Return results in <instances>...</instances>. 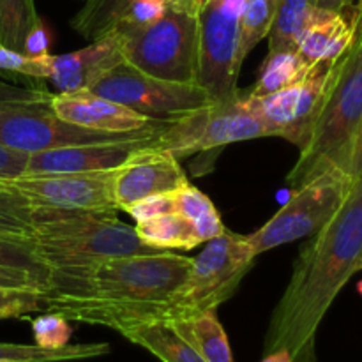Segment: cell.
Here are the masks:
<instances>
[{"instance_id": "cell-23", "label": "cell", "mask_w": 362, "mask_h": 362, "mask_svg": "<svg viewBox=\"0 0 362 362\" xmlns=\"http://www.w3.org/2000/svg\"><path fill=\"white\" fill-rule=\"evenodd\" d=\"M134 230L141 243L154 250H194L202 244L193 223L179 212H168L136 221Z\"/></svg>"}, {"instance_id": "cell-6", "label": "cell", "mask_w": 362, "mask_h": 362, "mask_svg": "<svg viewBox=\"0 0 362 362\" xmlns=\"http://www.w3.org/2000/svg\"><path fill=\"white\" fill-rule=\"evenodd\" d=\"M124 59L151 76L197 83L198 18L168 4L158 21L145 27H115Z\"/></svg>"}, {"instance_id": "cell-27", "label": "cell", "mask_w": 362, "mask_h": 362, "mask_svg": "<svg viewBox=\"0 0 362 362\" xmlns=\"http://www.w3.org/2000/svg\"><path fill=\"white\" fill-rule=\"evenodd\" d=\"M173 194H175V212L193 223L202 243H207L225 232V225L214 204L198 187H194L193 184H186Z\"/></svg>"}, {"instance_id": "cell-15", "label": "cell", "mask_w": 362, "mask_h": 362, "mask_svg": "<svg viewBox=\"0 0 362 362\" xmlns=\"http://www.w3.org/2000/svg\"><path fill=\"white\" fill-rule=\"evenodd\" d=\"M186 184L189 180L179 159L156 145L134 154L115 170L113 194L119 211H127L144 198L173 193Z\"/></svg>"}, {"instance_id": "cell-40", "label": "cell", "mask_w": 362, "mask_h": 362, "mask_svg": "<svg viewBox=\"0 0 362 362\" xmlns=\"http://www.w3.org/2000/svg\"><path fill=\"white\" fill-rule=\"evenodd\" d=\"M209 0H170V6L177 7L180 11H186V13L194 14L198 16V13L202 11V7L207 4Z\"/></svg>"}, {"instance_id": "cell-3", "label": "cell", "mask_w": 362, "mask_h": 362, "mask_svg": "<svg viewBox=\"0 0 362 362\" xmlns=\"http://www.w3.org/2000/svg\"><path fill=\"white\" fill-rule=\"evenodd\" d=\"M362 127V45L350 46L334 64L324 105L308 144L286 182L297 189L329 168H349L350 156Z\"/></svg>"}, {"instance_id": "cell-29", "label": "cell", "mask_w": 362, "mask_h": 362, "mask_svg": "<svg viewBox=\"0 0 362 362\" xmlns=\"http://www.w3.org/2000/svg\"><path fill=\"white\" fill-rule=\"evenodd\" d=\"M279 0H244L243 13H240V45L239 57L244 62L247 53L267 37L274 20Z\"/></svg>"}, {"instance_id": "cell-35", "label": "cell", "mask_w": 362, "mask_h": 362, "mask_svg": "<svg viewBox=\"0 0 362 362\" xmlns=\"http://www.w3.org/2000/svg\"><path fill=\"white\" fill-rule=\"evenodd\" d=\"M173 193H163L144 198V200L131 205L126 212L133 216L136 221H144V219L156 218V216L168 214V212H175V194Z\"/></svg>"}, {"instance_id": "cell-33", "label": "cell", "mask_w": 362, "mask_h": 362, "mask_svg": "<svg viewBox=\"0 0 362 362\" xmlns=\"http://www.w3.org/2000/svg\"><path fill=\"white\" fill-rule=\"evenodd\" d=\"M41 310H45L41 290L0 286V320L27 317Z\"/></svg>"}, {"instance_id": "cell-11", "label": "cell", "mask_w": 362, "mask_h": 362, "mask_svg": "<svg viewBox=\"0 0 362 362\" xmlns=\"http://www.w3.org/2000/svg\"><path fill=\"white\" fill-rule=\"evenodd\" d=\"M49 95L27 101H0V145L11 151L35 154L69 145L98 144L133 136V133H101L64 122L49 106ZM165 122V120H163ZM152 127V126H151ZM144 131V129H141Z\"/></svg>"}, {"instance_id": "cell-43", "label": "cell", "mask_w": 362, "mask_h": 362, "mask_svg": "<svg viewBox=\"0 0 362 362\" xmlns=\"http://www.w3.org/2000/svg\"><path fill=\"white\" fill-rule=\"evenodd\" d=\"M361 11H359V20H357L356 28V37H354V45H362V0H361Z\"/></svg>"}, {"instance_id": "cell-41", "label": "cell", "mask_w": 362, "mask_h": 362, "mask_svg": "<svg viewBox=\"0 0 362 362\" xmlns=\"http://www.w3.org/2000/svg\"><path fill=\"white\" fill-rule=\"evenodd\" d=\"M315 2H317V6L320 7V9L338 13V11H343L349 6H352L354 0H315Z\"/></svg>"}, {"instance_id": "cell-37", "label": "cell", "mask_w": 362, "mask_h": 362, "mask_svg": "<svg viewBox=\"0 0 362 362\" xmlns=\"http://www.w3.org/2000/svg\"><path fill=\"white\" fill-rule=\"evenodd\" d=\"M28 154L18 151H11L0 145V179L13 180L25 175Z\"/></svg>"}, {"instance_id": "cell-24", "label": "cell", "mask_w": 362, "mask_h": 362, "mask_svg": "<svg viewBox=\"0 0 362 362\" xmlns=\"http://www.w3.org/2000/svg\"><path fill=\"white\" fill-rule=\"evenodd\" d=\"M311 67L313 66H310L297 52L269 53L258 69L257 83L244 94L250 98H264L272 92L299 83L310 74Z\"/></svg>"}, {"instance_id": "cell-4", "label": "cell", "mask_w": 362, "mask_h": 362, "mask_svg": "<svg viewBox=\"0 0 362 362\" xmlns=\"http://www.w3.org/2000/svg\"><path fill=\"white\" fill-rule=\"evenodd\" d=\"M30 243L49 272L87 267L110 258L161 253L141 243L134 226L119 221L115 216L57 209H48L39 218Z\"/></svg>"}, {"instance_id": "cell-22", "label": "cell", "mask_w": 362, "mask_h": 362, "mask_svg": "<svg viewBox=\"0 0 362 362\" xmlns=\"http://www.w3.org/2000/svg\"><path fill=\"white\" fill-rule=\"evenodd\" d=\"M127 341L141 346L161 362H205L170 324H147L122 331Z\"/></svg>"}, {"instance_id": "cell-44", "label": "cell", "mask_w": 362, "mask_h": 362, "mask_svg": "<svg viewBox=\"0 0 362 362\" xmlns=\"http://www.w3.org/2000/svg\"><path fill=\"white\" fill-rule=\"evenodd\" d=\"M0 189H7V184L4 179H0Z\"/></svg>"}, {"instance_id": "cell-38", "label": "cell", "mask_w": 362, "mask_h": 362, "mask_svg": "<svg viewBox=\"0 0 362 362\" xmlns=\"http://www.w3.org/2000/svg\"><path fill=\"white\" fill-rule=\"evenodd\" d=\"M48 92L37 90V88L18 87V85L0 81V101H27V99H39Z\"/></svg>"}, {"instance_id": "cell-39", "label": "cell", "mask_w": 362, "mask_h": 362, "mask_svg": "<svg viewBox=\"0 0 362 362\" xmlns=\"http://www.w3.org/2000/svg\"><path fill=\"white\" fill-rule=\"evenodd\" d=\"M346 173L352 177V180H357L359 177H362V127L361 133L357 136L356 145H354L352 156H350V163L349 168H346Z\"/></svg>"}, {"instance_id": "cell-1", "label": "cell", "mask_w": 362, "mask_h": 362, "mask_svg": "<svg viewBox=\"0 0 362 362\" xmlns=\"http://www.w3.org/2000/svg\"><path fill=\"white\" fill-rule=\"evenodd\" d=\"M191 264L193 258L161 251L52 271L42 306L69 322L119 334L138 325L168 324L170 300L186 283Z\"/></svg>"}, {"instance_id": "cell-21", "label": "cell", "mask_w": 362, "mask_h": 362, "mask_svg": "<svg viewBox=\"0 0 362 362\" xmlns=\"http://www.w3.org/2000/svg\"><path fill=\"white\" fill-rule=\"evenodd\" d=\"M205 362H235L228 336L218 318V311H205L189 320L170 324Z\"/></svg>"}, {"instance_id": "cell-26", "label": "cell", "mask_w": 362, "mask_h": 362, "mask_svg": "<svg viewBox=\"0 0 362 362\" xmlns=\"http://www.w3.org/2000/svg\"><path fill=\"white\" fill-rule=\"evenodd\" d=\"M108 343H83L67 345L64 349L46 350L37 345H18V343H0V361L9 362H67L85 361L108 356Z\"/></svg>"}, {"instance_id": "cell-16", "label": "cell", "mask_w": 362, "mask_h": 362, "mask_svg": "<svg viewBox=\"0 0 362 362\" xmlns=\"http://www.w3.org/2000/svg\"><path fill=\"white\" fill-rule=\"evenodd\" d=\"M49 106L64 122L101 133H133L163 122L148 119L120 103L94 94L92 90L52 94Z\"/></svg>"}, {"instance_id": "cell-12", "label": "cell", "mask_w": 362, "mask_h": 362, "mask_svg": "<svg viewBox=\"0 0 362 362\" xmlns=\"http://www.w3.org/2000/svg\"><path fill=\"white\" fill-rule=\"evenodd\" d=\"M336 62L315 64L310 74L299 83L264 98H250L243 92L247 108L257 115L269 138H285L299 151L308 144L324 105Z\"/></svg>"}, {"instance_id": "cell-18", "label": "cell", "mask_w": 362, "mask_h": 362, "mask_svg": "<svg viewBox=\"0 0 362 362\" xmlns=\"http://www.w3.org/2000/svg\"><path fill=\"white\" fill-rule=\"evenodd\" d=\"M361 4H352L346 9L325 11L324 16L315 21L300 37L297 53L310 66L318 62H336L352 46L356 37Z\"/></svg>"}, {"instance_id": "cell-30", "label": "cell", "mask_w": 362, "mask_h": 362, "mask_svg": "<svg viewBox=\"0 0 362 362\" xmlns=\"http://www.w3.org/2000/svg\"><path fill=\"white\" fill-rule=\"evenodd\" d=\"M0 267L21 269V271H30L46 279L49 278V271L37 258L30 240L9 239V237L0 235Z\"/></svg>"}, {"instance_id": "cell-20", "label": "cell", "mask_w": 362, "mask_h": 362, "mask_svg": "<svg viewBox=\"0 0 362 362\" xmlns=\"http://www.w3.org/2000/svg\"><path fill=\"white\" fill-rule=\"evenodd\" d=\"M324 14L315 0H279L267 34L269 53L297 52L300 37Z\"/></svg>"}, {"instance_id": "cell-25", "label": "cell", "mask_w": 362, "mask_h": 362, "mask_svg": "<svg viewBox=\"0 0 362 362\" xmlns=\"http://www.w3.org/2000/svg\"><path fill=\"white\" fill-rule=\"evenodd\" d=\"M46 211L48 207L34 204L9 186L7 189H0V235L30 240L35 232V223Z\"/></svg>"}, {"instance_id": "cell-10", "label": "cell", "mask_w": 362, "mask_h": 362, "mask_svg": "<svg viewBox=\"0 0 362 362\" xmlns=\"http://www.w3.org/2000/svg\"><path fill=\"white\" fill-rule=\"evenodd\" d=\"M148 119L175 120L214 103L198 83L161 80L124 60L90 88Z\"/></svg>"}, {"instance_id": "cell-19", "label": "cell", "mask_w": 362, "mask_h": 362, "mask_svg": "<svg viewBox=\"0 0 362 362\" xmlns=\"http://www.w3.org/2000/svg\"><path fill=\"white\" fill-rule=\"evenodd\" d=\"M0 45L25 55H46L48 32L34 0H0Z\"/></svg>"}, {"instance_id": "cell-17", "label": "cell", "mask_w": 362, "mask_h": 362, "mask_svg": "<svg viewBox=\"0 0 362 362\" xmlns=\"http://www.w3.org/2000/svg\"><path fill=\"white\" fill-rule=\"evenodd\" d=\"M124 53L115 32L101 35L78 52L53 55L48 80L59 92L90 90L105 74L124 62Z\"/></svg>"}, {"instance_id": "cell-34", "label": "cell", "mask_w": 362, "mask_h": 362, "mask_svg": "<svg viewBox=\"0 0 362 362\" xmlns=\"http://www.w3.org/2000/svg\"><path fill=\"white\" fill-rule=\"evenodd\" d=\"M168 4L170 0H136L115 27H145L154 23L168 9Z\"/></svg>"}, {"instance_id": "cell-2", "label": "cell", "mask_w": 362, "mask_h": 362, "mask_svg": "<svg viewBox=\"0 0 362 362\" xmlns=\"http://www.w3.org/2000/svg\"><path fill=\"white\" fill-rule=\"evenodd\" d=\"M361 271L362 177L336 214L300 247L269 320L264 354L285 349L293 362H317L318 329L343 286Z\"/></svg>"}, {"instance_id": "cell-36", "label": "cell", "mask_w": 362, "mask_h": 362, "mask_svg": "<svg viewBox=\"0 0 362 362\" xmlns=\"http://www.w3.org/2000/svg\"><path fill=\"white\" fill-rule=\"evenodd\" d=\"M0 286L4 288H34L45 292L48 288V279L30 271L0 267Z\"/></svg>"}, {"instance_id": "cell-8", "label": "cell", "mask_w": 362, "mask_h": 362, "mask_svg": "<svg viewBox=\"0 0 362 362\" xmlns=\"http://www.w3.org/2000/svg\"><path fill=\"white\" fill-rule=\"evenodd\" d=\"M244 0H209L198 13L197 83L214 103L240 94L237 87L243 60L239 57L240 13Z\"/></svg>"}, {"instance_id": "cell-14", "label": "cell", "mask_w": 362, "mask_h": 362, "mask_svg": "<svg viewBox=\"0 0 362 362\" xmlns=\"http://www.w3.org/2000/svg\"><path fill=\"white\" fill-rule=\"evenodd\" d=\"M172 120H165L147 127L133 136L98 144L69 145V147L49 148V151L28 154L25 175H46V173H73L115 170L127 159L145 148L156 147L163 131Z\"/></svg>"}, {"instance_id": "cell-42", "label": "cell", "mask_w": 362, "mask_h": 362, "mask_svg": "<svg viewBox=\"0 0 362 362\" xmlns=\"http://www.w3.org/2000/svg\"><path fill=\"white\" fill-rule=\"evenodd\" d=\"M260 362H293L292 356L288 354V350H274V352L264 354V359Z\"/></svg>"}, {"instance_id": "cell-28", "label": "cell", "mask_w": 362, "mask_h": 362, "mask_svg": "<svg viewBox=\"0 0 362 362\" xmlns=\"http://www.w3.org/2000/svg\"><path fill=\"white\" fill-rule=\"evenodd\" d=\"M133 2L136 0H85L83 7L71 20V27L81 37L94 41L108 34L122 20Z\"/></svg>"}, {"instance_id": "cell-9", "label": "cell", "mask_w": 362, "mask_h": 362, "mask_svg": "<svg viewBox=\"0 0 362 362\" xmlns=\"http://www.w3.org/2000/svg\"><path fill=\"white\" fill-rule=\"evenodd\" d=\"M255 138H269L267 131L247 108L240 92L230 101L211 103L172 120L159 136L158 148L180 159Z\"/></svg>"}, {"instance_id": "cell-13", "label": "cell", "mask_w": 362, "mask_h": 362, "mask_svg": "<svg viewBox=\"0 0 362 362\" xmlns=\"http://www.w3.org/2000/svg\"><path fill=\"white\" fill-rule=\"evenodd\" d=\"M115 170L23 175L6 182L11 189L41 207L81 214L115 216L119 211L113 194Z\"/></svg>"}, {"instance_id": "cell-45", "label": "cell", "mask_w": 362, "mask_h": 362, "mask_svg": "<svg viewBox=\"0 0 362 362\" xmlns=\"http://www.w3.org/2000/svg\"><path fill=\"white\" fill-rule=\"evenodd\" d=\"M0 362H9V361H0Z\"/></svg>"}, {"instance_id": "cell-7", "label": "cell", "mask_w": 362, "mask_h": 362, "mask_svg": "<svg viewBox=\"0 0 362 362\" xmlns=\"http://www.w3.org/2000/svg\"><path fill=\"white\" fill-rule=\"evenodd\" d=\"M356 180L341 168H329L297 189L290 200L255 233L247 244L255 257L272 247L311 237L341 207Z\"/></svg>"}, {"instance_id": "cell-32", "label": "cell", "mask_w": 362, "mask_h": 362, "mask_svg": "<svg viewBox=\"0 0 362 362\" xmlns=\"http://www.w3.org/2000/svg\"><path fill=\"white\" fill-rule=\"evenodd\" d=\"M53 66V55H25L16 49L0 45V71L25 74L32 78H49Z\"/></svg>"}, {"instance_id": "cell-5", "label": "cell", "mask_w": 362, "mask_h": 362, "mask_svg": "<svg viewBox=\"0 0 362 362\" xmlns=\"http://www.w3.org/2000/svg\"><path fill=\"white\" fill-rule=\"evenodd\" d=\"M255 260L247 235L225 228L221 235L207 240L193 258L186 283L170 300L168 324L189 320L205 311H218L223 303L235 296Z\"/></svg>"}, {"instance_id": "cell-31", "label": "cell", "mask_w": 362, "mask_h": 362, "mask_svg": "<svg viewBox=\"0 0 362 362\" xmlns=\"http://www.w3.org/2000/svg\"><path fill=\"white\" fill-rule=\"evenodd\" d=\"M32 334H34V345L46 350H57L69 345L73 329L67 318L48 311L46 315L32 320Z\"/></svg>"}]
</instances>
